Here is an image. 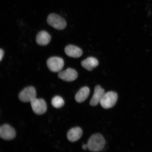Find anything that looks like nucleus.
<instances>
[{"instance_id": "1", "label": "nucleus", "mask_w": 152, "mask_h": 152, "mask_svg": "<svg viewBox=\"0 0 152 152\" xmlns=\"http://www.w3.org/2000/svg\"><path fill=\"white\" fill-rule=\"evenodd\" d=\"M105 144V140L103 136L100 134H96L91 137L87 145L89 151L96 152L103 149Z\"/></svg>"}, {"instance_id": "2", "label": "nucleus", "mask_w": 152, "mask_h": 152, "mask_svg": "<svg viewBox=\"0 0 152 152\" xmlns=\"http://www.w3.org/2000/svg\"><path fill=\"white\" fill-rule=\"evenodd\" d=\"M47 20L48 24L55 29L62 30L66 27V20L58 15L55 14L49 15Z\"/></svg>"}, {"instance_id": "3", "label": "nucleus", "mask_w": 152, "mask_h": 152, "mask_svg": "<svg viewBox=\"0 0 152 152\" xmlns=\"http://www.w3.org/2000/svg\"><path fill=\"white\" fill-rule=\"evenodd\" d=\"M118 99V95L113 91L105 93L100 102L101 106L104 109H109L115 105Z\"/></svg>"}, {"instance_id": "4", "label": "nucleus", "mask_w": 152, "mask_h": 152, "mask_svg": "<svg viewBox=\"0 0 152 152\" xmlns=\"http://www.w3.org/2000/svg\"><path fill=\"white\" fill-rule=\"evenodd\" d=\"M47 64L48 69L53 72H59L64 66L63 59L58 57H52L47 60Z\"/></svg>"}, {"instance_id": "5", "label": "nucleus", "mask_w": 152, "mask_h": 152, "mask_svg": "<svg viewBox=\"0 0 152 152\" xmlns=\"http://www.w3.org/2000/svg\"><path fill=\"white\" fill-rule=\"evenodd\" d=\"M37 92L33 86L26 87L19 94L18 98L21 101L24 102H31L36 98Z\"/></svg>"}, {"instance_id": "6", "label": "nucleus", "mask_w": 152, "mask_h": 152, "mask_svg": "<svg viewBox=\"0 0 152 152\" xmlns=\"http://www.w3.org/2000/svg\"><path fill=\"white\" fill-rule=\"evenodd\" d=\"M30 103L32 110L37 115H43L46 112L47 105L46 102L42 99L36 98Z\"/></svg>"}, {"instance_id": "7", "label": "nucleus", "mask_w": 152, "mask_h": 152, "mask_svg": "<svg viewBox=\"0 0 152 152\" xmlns=\"http://www.w3.org/2000/svg\"><path fill=\"white\" fill-rule=\"evenodd\" d=\"M16 133L14 129L8 124H4L0 128V137L5 140H11L15 138Z\"/></svg>"}, {"instance_id": "8", "label": "nucleus", "mask_w": 152, "mask_h": 152, "mask_svg": "<svg viewBox=\"0 0 152 152\" xmlns=\"http://www.w3.org/2000/svg\"><path fill=\"white\" fill-rule=\"evenodd\" d=\"M58 77L62 80L71 82L75 80L78 77V74L75 70L71 68L59 72Z\"/></svg>"}, {"instance_id": "9", "label": "nucleus", "mask_w": 152, "mask_h": 152, "mask_svg": "<svg viewBox=\"0 0 152 152\" xmlns=\"http://www.w3.org/2000/svg\"><path fill=\"white\" fill-rule=\"evenodd\" d=\"M104 94V89L99 85L96 86L95 87L94 94L90 101V105L94 106L100 103Z\"/></svg>"}, {"instance_id": "10", "label": "nucleus", "mask_w": 152, "mask_h": 152, "mask_svg": "<svg viewBox=\"0 0 152 152\" xmlns=\"http://www.w3.org/2000/svg\"><path fill=\"white\" fill-rule=\"evenodd\" d=\"M64 52L68 56L75 58H80L83 54L82 50L80 48L72 45L66 46L64 48Z\"/></svg>"}, {"instance_id": "11", "label": "nucleus", "mask_w": 152, "mask_h": 152, "mask_svg": "<svg viewBox=\"0 0 152 152\" xmlns=\"http://www.w3.org/2000/svg\"><path fill=\"white\" fill-rule=\"evenodd\" d=\"M51 39L50 36L48 33L45 31H42L37 34L36 40L38 45L45 46L50 43Z\"/></svg>"}, {"instance_id": "12", "label": "nucleus", "mask_w": 152, "mask_h": 152, "mask_svg": "<svg viewBox=\"0 0 152 152\" xmlns=\"http://www.w3.org/2000/svg\"><path fill=\"white\" fill-rule=\"evenodd\" d=\"M82 135V129L79 127H76L71 129L68 132L67 138L69 141L75 142L80 139Z\"/></svg>"}, {"instance_id": "13", "label": "nucleus", "mask_w": 152, "mask_h": 152, "mask_svg": "<svg viewBox=\"0 0 152 152\" xmlns=\"http://www.w3.org/2000/svg\"><path fill=\"white\" fill-rule=\"evenodd\" d=\"M81 64L85 69L91 71L98 65L99 62L97 59L91 57L82 61Z\"/></svg>"}, {"instance_id": "14", "label": "nucleus", "mask_w": 152, "mask_h": 152, "mask_svg": "<svg viewBox=\"0 0 152 152\" xmlns=\"http://www.w3.org/2000/svg\"><path fill=\"white\" fill-rule=\"evenodd\" d=\"M90 90L88 87H82L76 94L75 98L76 101L81 103L86 100L90 94Z\"/></svg>"}, {"instance_id": "15", "label": "nucleus", "mask_w": 152, "mask_h": 152, "mask_svg": "<svg viewBox=\"0 0 152 152\" xmlns=\"http://www.w3.org/2000/svg\"><path fill=\"white\" fill-rule=\"evenodd\" d=\"M53 107L59 109L63 107L64 104V100L61 97L58 96H55L51 102Z\"/></svg>"}, {"instance_id": "16", "label": "nucleus", "mask_w": 152, "mask_h": 152, "mask_svg": "<svg viewBox=\"0 0 152 152\" xmlns=\"http://www.w3.org/2000/svg\"><path fill=\"white\" fill-rule=\"evenodd\" d=\"M4 56V51L3 49H0V61H1Z\"/></svg>"}, {"instance_id": "17", "label": "nucleus", "mask_w": 152, "mask_h": 152, "mask_svg": "<svg viewBox=\"0 0 152 152\" xmlns=\"http://www.w3.org/2000/svg\"><path fill=\"white\" fill-rule=\"evenodd\" d=\"M82 148L83 150H86L88 149V146H87V144H83L82 146Z\"/></svg>"}]
</instances>
